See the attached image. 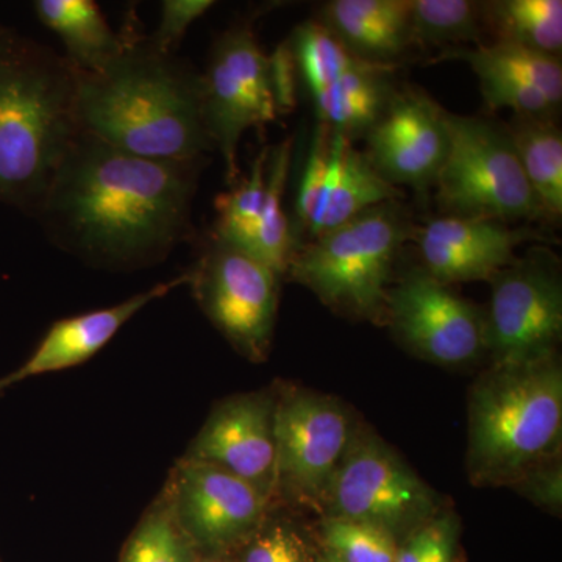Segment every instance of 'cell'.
Segmentation results:
<instances>
[{
	"label": "cell",
	"mask_w": 562,
	"mask_h": 562,
	"mask_svg": "<svg viewBox=\"0 0 562 562\" xmlns=\"http://www.w3.org/2000/svg\"><path fill=\"white\" fill-rule=\"evenodd\" d=\"M201 168L202 158L149 160L81 132L35 217L88 265L144 268L190 236Z\"/></svg>",
	"instance_id": "obj_1"
},
{
	"label": "cell",
	"mask_w": 562,
	"mask_h": 562,
	"mask_svg": "<svg viewBox=\"0 0 562 562\" xmlns=\"http://www.w3.org/2000/svg\"><path fill=\"white\" fill-rule=\"evenodd\" d=\"M74 72L81 132L149 160H199L213 149L201 74L146 40L133 38L98 72Z\"/></svg>",
	"instance_id": "obj_2"
},
{
	"label": "cell",
	"mask_w": 562,
	"mask_h": 562,
	"mask_svg": "<svg viewBox=\"0 0 562 562\" xmlns=\"http://www.w3.org/2000/svg\"><path fill=\"white\" fill-rule=\"evenodd\" d=\"M80 133L69 61L0 27V202L35 216Z\"/></svg>",
	"instance_id": "obj_3"
},
{
	"label": "cell",
	"mask_w": 562,
	"mask_h": 562,
	"mask_svg": "<svg viewBox=\"0 0 562 562\" xmlns=\"http://www.w3.org/2000/svg\"><path fill=\"white\" fill-rule=\"evenodd\" d=\"M562 364L560 351L491 366L468 398L465 471L472 486L513 487L542 462L561 457Z\"/></svg>",
	"instance_id": "obj_4"
},
{
	"label": "cell",
	"mask_w": 562,
	"mask_h": 562,
	"mask_svg": "<svg viewBox=\"0 0 562 562\" xmlns=\"http://www.w3.org/2000/svg\"><path fill=\"white\" fill-rule=\"evenodd\" d=\"M414 227L401 202H387L302 243L286 276L331 312L384 325L387 291Z\"/></svg>",
	"instance_id": "obj_5"
},
{
	"label": "cell",
	"mask_w": 562,
	"mask_h": 562,
	"mask_svg": "<svg viewBox=\"0 0 562 562\" xmlns=\"http://www.w3.org/2000/svg\"><path fill=\"white\" fill-rule=\"evenodd\" d=\"M450 150L436 180L443 216L546 221L505 125L447 111Z\"/></svg>",
	"instance_id": "obj_6"
},
{
	"label": "cell",
	"mask_w": 562,
	"mask_h": 562,
	"mask_svg": "<svg viewBox=\"0 0 562 562\" xmlns=\"http://www.w3.org/2000/svg\"><path fill=\"white\" fill-rule=\"evenodd\" d=\"M442 508L438 492L390 443L371 428L357 425L321 516L373 525L402 542Z\"/></svg>",
	"instance_id": "obj_7"
},
{
	"label": "cell",
	"mask_w": 562,
	"mask_h": 562,
	"mask_svg": "<svg viewBox=\"0 0 562 562\" xmlns=\"http://www.w3.org/2000/svg\"><path fill=\"white\" fill-rule=\"evenodd\" d=\"M276 479L271 506L321 514L357 422L331 395L276 386Z\"/></svg>",
	"instance_id": "obj_8"
},
{
	"label": "cell",
	"mask_w": 562,
	"mask_h": 562,
	"mask_svg": "<svg viewBox=\"0 0 562 562\" xmlns=\"http://www.w3.org/2000/svg\"><path fill=\"white\" fill-rule=\"evenodd\" d=\"M188 273L203 314L251 362L271 353L280 276L249 251L211 235Z\"/></svg>",
	"instance_id": "obj_9"
},
{
	"label": "cell",
	"mask_w": 562,
	"mask_h": 562,
	"mask_svg": "<svg viewBox=\"0 0 562 562\" xmlns=\"http://www.w3.org/2000/svg\"><path fill=\"white\" fill-rule=\"evenodd\" d=\"M486 355L491 366L519 364L557 353L562 336L561 262L532 244L490 280Z\"/></svg>",
	"instance_id": "obj_10"
},
{
	"label": "cell",
	"mask_w": 562,
	"mask_h": 562,
	"mask_svg": "<svg viewBox=\"0 0 562 562\" xmlns=\"http://www.w3.org/2000/svg\"><path fill=\"white\" fill-rule=\"evenodd\" d=\"M202 111L211 144L224 158L225 177L235 184L244 133L249 128L265 131L279 116L268 55L250 21L233 25L214 43L209 69L202 76Z\"/></svg>",
	"instance_id": "obj_11"
},
{
	"label": "cell",
	"mask_w": 562,
	"mask_h": 562,
	"mask_svg": "<svg viewBox=\"0 0 562 562\" xmlns=\"http://www.w3.org/2000/svg\"><path fill=\"white\" fill-rule=\"evenodd\" d=\"M384 325L414 357L446 368L486 355V313L422 268L402 273L387 291Z\"/></svg>",
	"instance_id": "obj_12"
},
{
	"label": "cell",
	"mask_w": 562,
	"mask_h": 562,
	"mask_svg": "<svg viewBox=\"0 0 562 562\" xmlns=\"http://www.w3.org/2000/svg\"><path fill=\"white\" fill-rule=\"evenodd\" d=\"M162 492L181 530L203 553H235L271 509L251 484L187 457L176 462Z\"/></svg>",
	"instance_id": "obj_13"
},
{
	"label": "cell",
	"mask_w": 562,
	"mask_h": 562,
	"mask_svg": "<svg viewBox=\"0 0 562 562\" xmlns=\"http://www.w3.org/2000/svg\"><path fill=\"white\" fill-rule=\"evenodd\" d=\"M364 138L366 157L383 179L427 194L449 157L447 111L419 88L397 90Z\"/></svg>",
	"instance_id": "obj_14"
},
{
	"label": "cell",
	"mask_w": 562,
	"mask_h": 562,
	"mask_svg": "<svg viewBox=\"0 0 562 562\" xmlns=\"http://www.w3.org/2000/svg\"><path fill=\"white\" fill-rule=\"evenodd\" d=\"M276 397L273 386L216 403L184 457L233 473L272 503Z\"/></svg>",
	"instance_id": "obj_15"
},
{
	"label": "cell",
	"mask_w": 562,
	"mask_h": 562,
	"mask_svg": "<svg viewBox=\"0 0 562 562\" xmlns=\"http://www.w3.org/2000/svg\"><path fill=\"white\" fill-rule=\"evenodd\" d=\"M413 241L419 249L420 268L452 286L490 281L516 260V250L522 244L543 243L546 238L530 227L442 214L416 227Z\"/></svg>",
	"instance_id": "obj_16"
},
{
	"label": "cell",
	"mask_w": 562,
	"mask_h": 562,
	"mask_svg": "<svg viewBox=\"0 0 562 562\" xmlns=\"http://www.w3.org/2000/svg\"><path fill=\"white\" fill-rule=\"evenodd\" d=\"M183 284H188L187 272L177 279L139 292L110 308L95 310L55 322L41 339L32 357L16 371L0 379V392L33 376L65 371L91 360L140 310Z\"/></svg>",
	"instance_id": "obj_17"
},
{
	"label": "cell",
	"mask_w": 562,
	"mask_h": 562,
	"mask_svg": "<svg viewBox=\"0 0 562 562\" xmlns=\"http://www.w3.org/2000/svg\"><path fill=\"white\" fill-rule=\"evenodd\" d=\"M316 21L369 65L397 69L416 47L412 0H331L322 5Z\"/></svg>",
	"instance_id": "obj_18"
},
{
	"label": "cell",
	"mask_w": 562,
	"mask_h": 562,
	"mask_svg": "<svg viewBox=\"0 0 562 562\" xmlns=\"http://www.w3.org/2000/svg\"><path fill=\"white\" fill-rule=\"evenodd\" d=\"M403 198L405 191L383 179L364 151L355 149L351 140L331 133L327 176L306 236L316 238L373 206L401 202Z\"/></svg>",
	"instance_id": "obj_19"
},
{
	"label": "cell",
	"mask_w": 562,
	"mask_h": 562,
	"mask_svg": "<svg viewBox=\"0 0 562 562\" xmlns=\"http://www.w3.org/2000/svg\"><path fill=\"white\" fill-rule=\"evenodd\" d=\"M394 68L361 63L312 95L317 121L353 143L364 138L394 99Z\"/></svg>",
	"instance_id": "obj_20"
},
{
	"label": "cell",
	"mask_w": 562,
	"mask_h": 562,
	"mask_svg": "<svg viewBox=\"0 0 562 562\" xmlns=\"http://www.w3.org/2000/svg\"><path fill=\"white\" fill-rule=\"evenodd\" d=\"M33 10L41 24L60 36L66 60L79 72H98L133 40L117 35L92 0H36Z\"/></svg>",
	"instance_id": "obj_21"
},
{
	"label": "cell",
	"mask_w": 562,
	"mask_h": 562,
	"mask_svg": "<svg viewBox=\"0 0 562 562\" xmlns=\"http://www.w3.org/2000/svg\"><path fill=\"white\" fill-rule=\"evenodd\" d=\"M543 213V220L562 216V133L557 116H513L505 125Z\"/></svg>",
	"instance_id": "obj_22"
},
{
	"label": "cell",
	"mask_w": 562,
	"mask_h": 562,
	"mask_svg": "<svg viewBox=\"0 0 562 562\" xmlns=\"http://www.w3.org/2000/svg\"><path fill=\"white\" fill-rule=\"evenodd\" d=\"M480 16L492 43L561 57V0H490L480 2Z\"/></svg>",
	"instance_id": "obj_23"
},
{
	"label": "cell",
	"mask_w": 562,
	"mask_h": 562,
	"mask_svg": "<svg viewBox=\"0 0 562 562\" xmlns=\"http://www.w3.org/2000/svg\"><path fill=\"white\" fill-rule=\"evenodd\" d=\"M453 58L471 66L476 77L491 76L524 85L542 92L558 106L562 101L561 57L514 46V44H479L473 49L453 47L442 58Z\"/></svg>",
	"instance_id": "obj_24"
},
{
	"label": "cell",
	"mask_w": 562,
	"mask_h": 562,
	"mask_svg": "<svg viewBox=\"0 0 562 562\" xmlns=\"http://www.w3.org/2000/svg\"><path fill=\"white\" fill-rule=\"evenodd\" d=\"M292 146V138H286L279 146L269 149L265 202L249 249L246 250L280 277L286 276L288 265L297 249L291 221L283 209L284 190L291 171Z\"/></svg>",
	"instance_id": "obj_25"
},
{
	"label": "cell",
	"mask_w": 562,
	"mask_h": 562,
	"mask_svg": "<svg viewBox=\"0 0 562 562\" xmlns=\"http://www.w3.org/2000/svg\"><path fill=\"white\" fill-rule=\"evenodd\" d=\"M412 35L416 47L479 46L484 35L480 2L412 0Z\"/></svg>",
	"instance_id": "obj_26"
},
{
	"label": "cell",
	"mask_w": 562,
	"mask_h": 562,
	"mask_svg": "<svg viewBox=\"0 0 562 562\" xmlns=\"http://www.w3.org/2000/svg\"><path fill=\"white\" fill-rule=\"evenodd\" d=\"M194 547L187 538L165 492H160L128 536L120 562H191Z\"/></svg>",
	"instance_id": "obj_27"
},
{
	"label": "cell",
	"mask_w": 562,
	"mask_h": 562,
	"mask_svg": "<svg viewBox=\"0 0 562 562\" xmlns=\"http://www.w3.org/2000/svg\"><path fill=\"white\" fill-rule=\"evenodd\" d=\"M268 160L269 147H265L255 158L249 176L232 184V191L217 195L214 201L217 217L211 235L239 249H249L265 202Z\"/></svg>",
	"instance_id": "obj_28"
},
{
	"label": "cell",
	"mask_w": 562,
	"mask_h": 562,
	"mask_svg": "<svg viewBox=\"0 0 562 562\" xmlns=\"http://www.w3.org/2000/svg\"><path fill=\"white\" fill-rule=\"evenodd\" d=\"M292 55L299 77L310 95L330 87L333 81L360 66L346 47L316 20L305 21L292 33Z\"/></svg>",
	"instance_id": "obj_29"
},
{
	"label": "cell",
	"mask_w": 562,
	"mask_h": 562,
	"mask_svg": "<svg viewBox=\"0 0 562 562\" xmlns=\"http://www.w3.org/2000/svg\"><path fill=\"white\" fill-rule=\"evenodd\" d=\"M236 562H316L312 543L288 517L271 506L257 531L236 550Z\"/></svg>",
	"instance_id": "obj_30"
},
{
	"label": "cell",
	"mask_w": 562,
	"mask_h": 562,
	"mask_svg": "<svg viewBox=\"0 0 562 562\" xmlns=\"http://www.w3.org/2000/svg\"><path fill=\"white\" fill-rule=\"evenodd\" d=\"M325 552L341 562H395L398 541L373 525L322 519Z\"/></svg>",
	"instance_id": "obj_31"
},
{
	"label": "cell",
	"mask_w": 562,
	"mask_h": 562,
	"mask_svg": "<svg viewBox=\"0 0 562 562\" xmlns=\"http://www.w3.org/2000/svg\"><path fill=\"white\" fill-rule=\"evenodd\" d=\"M461 522L453 509L442 508L428 522L398 542L395 562H457Z\"/></svg>",
	"instance_id": "obj_32"
},
{
	"label": "cell",
	"mask_w": 562,
	"mask_h": 562,
	"mask_svg": "<svg viewBox=\"0 0 562 562\" xmlns=\"http://www.w3.org/2000/svg\"><path fill=\"white\" fill-rule=\"evenodd\" d=\"M330 147V128L317 121L301 180H299L297 195H295V220L291 227L297 247L301 246L302 236H306L310 222H312L314 211H316L317 203H319L322 187H324L325 176H327Z\"/></svg>",
	"instance_id": "obj_33"
},
{
	"label": "cell",
	"mask_w": 562,
	"mask_h": 562,
	"mask_svg": "<svg viewBox=\"0 0 562 562\" xmlns=\"http://www.w3.org/2000/svg\"><path fill=\"white\" fill-rule=\"evenodd\" d=\"M213 7V0H166L157 32L146 43L158 54L172 55L188 29Z\"/></svg>",
	"instance_id": "obj_34"
},
{
	"label": "cell",
	"mask_w": 562,
	"mask_h": 562,
	"mask_svg": "<svg viewBox=\"0 0 562 562\" xmlns=\"http://www.w3.org/2000/svg\"><path fill=\"white\" fill-rule=\"evenodd\" d=\"M514 491L527 497L532 505L560 516L562 512V465L561 457L536 465L517 480Z\"/></svg>",
	"instance_id": "obj_35"
},
{
	"label": "cell",
	"mask_w": 562,
	"mask_h": 562,
	"mask_svg": "<svg viewBox=\"0 0 562 562\" xmlns=\"http://www.w3.org/2000/svg\"><path fill=\"white\" fill-rule=\"evenodd\" d=\"M268 60L277 113H291L295 109V98H297L299 72L290 41L277 46L273 54L268 55Z\"/></svg>",
	"instance_id": "obj_36"
},
{
	"label": "cell",
	"mask_w": 562,
	"mask_h": 562,
	"mask_svg": "<svg viewBox=\"0 0 562 562\" xmlns=\"http://www.w3.org/2000/svg\"><path fill=\"white\" fill-rule=\"evenodd\" d=\"M191 562H236L233 553H203L194 549Z\"/></svg>",
	"instance_id": "obj_37"
},
{
	"label": "cell",
	"mask_w": 562,
	"mask_h": 562,
	"mask_svg": "<svg viewBox=\"0 0 562 562\" xmlns=\"http://www.w3.org/2000/svg\"><path fill=\"white\" fill-rule=\"evenodd\" d=\"M316 562H341V561L336 560V558L333 557L331 553L325 552L324 554H322L319 560H317Z\"/></svg>",
	"instance_id": "obj_38"
}]
</instances>
